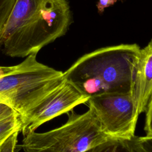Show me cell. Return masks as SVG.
Masks as SVG:
<instances>
[{"label":"cell","instance_id":"obj_1","mask_svg":"<svg viewBox=\"0 0 152 152\" xmlns=\"http://www.w3.org/2000/svg\"><path fill=\"white\" fill-rule=\"evenodd\" d=\"M140 50L135 43L100 48L80 58L63 72L64 78L88 98L132 93Z\"/></svg>","mask_w":152,"mask_h":152},{"label":"cell","instance_id":"obj_2","mask_svg":"<svg viewBox=\"0 0 152 152\" xmlns=\"http://www.w3.org/2000/svg\"><path fill=\"white\" fill-rule=\"evenodd\" d=\"M71 22L66 0H43L39 8L2 44L0 50L11 57L37 55L43 47L64 35Z\"/></svg>","mask_w":152,"mask_h":152},{"label":"cell","instance_id":"obj_3","mask_svg":"<svg viewBox=\"0 0 152 152\" xmlns=\"http://www.w3.org/2000/svg\"><path fill=\"white\" fill-rule=\"evenodd\" d=\"M16 72L0 78V102L21 116L37 104L64 80L63 72L39 62L36 55L24 60Z\"/></svg>","mask_w":152,"mask_h":152},{"label":"cell","instance_id":"obj_4","mask_svg":"<svg viewBox=\"0 0 152 152\" xmlns=\"http://www.w3.org/2000/svg\"><path fill=\"white\" fill-rule=\"evenodd\" d=\"M111 138L102 131L88 109L82 114L72 112L66 123L57 128L28 133L21 147L24 152H84Z\"/></svg>","mask_w":152,"mask_h":152},{"label":"cell","instance_id":"obj_5","mask_svg":"<svg viewBox=\"0 0 152 152\" xmlns=\"http://www.w3.org/2000/svg\"><path fill=\"white\" fill-rule=\"evenodd\" d=\"M87 102L109 137L129 141L135 136L139 115L132 93L100 94L89 98Z\"/></svg>","mask_w":152,"mask_h":152},{"label":"cell","instance_id":"obj_6","mask_svg":"<svg viewBox=\"0 0 152 152\" xmlns=\"http://www.w3.org/2000/svg\"><path fill=\"white\" fill-rule=\"evenodd\" d=\"M89 98L80 93L64 79L62 83L37 104L20 116L23 135L35 131L45 122L72 110L75 106L86 103Z\"/></svg>","mask_w":152,"mask_h":152},{"label":"cell","instance_id":"obj_7","mask_svg":"<svg viewBox=\"0 0 152 152\" xmlns=\"http://www.w3.org/2000/svg\"><path fill=\"white\" fill-rule=\"evenodd\" d=\"M132 94L140 115L145 112L152 94V39L145 48L140 49Z\"/></svg>","mask_w":152,"mask_h":152},{"label":"cell","instance_id":"obj_8","mask_svg":"<svg viewBox=\"0 0 152 152\" xmlns=\"http://www.w3.org/2000/svg\"><path fill=\"white\" fill-rule=\"evenodd\" d=\"M42 1L17 0L7 24L0 34V47L38 8Z\"/></svg>","mask_w":152,"mask_h":152},{"label":"cell","instance_id":"obj_9","mask_svg":"<svg viewBox=\"0 0 152 152\" xmlns=\"http://www.w3.org/2000/svg\"><path fill=\"white\" fill-rule=\"evenodd\" d=\"M84 152H134L127 140L111 138Z\"/></svg>","mask_w":152,"mask_h":152},{"label":"cell","instance_id":"obj_10","mask_svg":"<svg viewBox=\"0 0 152 152\" xmlns=\"http://www.w3.org/2000/svg\"><path fill=\"white\" fill-rule=\"evenodd\" d=\"M15 131H21V121L18 114H14L0 121V143Z\"/></svg>","mask_w":152,"mask_h":152},{"label":"cell","instance_id":"obj_11","mask_svg":"<svg viewBox=\"0 0 152 152\" xmlns=\"http://www.w3.org/2000/svg\"><path fill=\"white\" fill-rule=\"evenodd\" d=\"M128 141L134 152H152V136L135 135Z\"/></svg>","mask_w":152,"mask_h":152},{"label":"cell","instance_id":"obj_12","mask_svg":"<svg viewBox=\"0 0 152 152\" xmlns=\"http://www.w3.org/2000/svg\"><path fill=\"white\" fill-rule=\"evenodd\" d=\"M17 0H0V34L3 31Z\"/></svg>","mask_w":152,"mask_h":152},{"label":"cell","instance_id":"obj_13","mask_svg":"<svg viewBox=\"0 0 152 152\" xmlns=\"http://www.w3.org/2000/svg\"><path fill=\"white\" fill-rule=\"evenodd\" d=\"M19 132L15 131L12 133L1 144L0 152H14Z\"/></svg>","mask_w":152,"mask_h":152},{"label":"cell","instance_id":"obj_14","mask_svg":"<svg viewBox=\"0 0 152 152\" xmlns=\"http://www.w3.org/2000/svg\"><path fill=\"white\" fill-rule=\"evenodd\" d=\"M145 122L144 130L146 136H152V94L150 97L145 109Z\"/></svg>","mask_w":152,"mask_h":152},{"label":"cell","instance_id":"obj_15","mask_svg":"<svg viewBox=\"0 0 152 152\" xmlns=\"http://www.w3.org/2000/svg\"><path fill=\"white\" fill-rule=\"evenodd\" d=\"M24 64V62L23 61L20 64L14 66H0V78L17 71L23 66Z\"/></svg>","mask_w":152,"mask_h":152},{"label":"cell","instance_id":"obj_16","mask_svg":"<svg viewBox=\"0 0 152 152\" xmlns=\"http://www.w3.org/2000/svg\"><path fill=\"white\" fill-rule=\"evenodd\" d=\"M16 113L7 104L0 102V121Z\"/></svg>","mask_w":152,"mask_h":152},{"label":"cell","instance_id":"obj_17","mask_svg":"<svg viewBox=\"0 0 152 152\" xmlns=\"http://www.w3.org/2000/svg\"><path fill=\"white\" fill-rule=\"evenodd\" d=\"M118 0H99L97 8L99 13H102L104 10L110 5H113Z\"/></svg>","mask_w":152,"mask_h":152},{"label":"cell","instance_id":"obj_18","mask_svg":"<svg viewBox=\"0 0 152 152\" xmlns=\"http://www.w3.org/2000/svg\"><path fill=\"white\" fill-rule=\"evenodd\" d=\"M2 142H1V143H0V145H1V144H2Z\"/></svg>","mask_w":152,"mask_h":152}]
</instances>
